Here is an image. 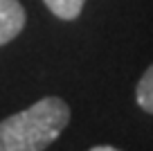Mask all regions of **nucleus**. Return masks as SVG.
<instances>
[{
  "mask_svg": "<svg viewBox=\"0 0 153 151\" xmlns=\"http://www.w3.org/2000/svg\"><path fill=\"white\" fill-rule=\"evenodd\" d=\"M70 122L61 97H43L29 108L0 122V151H45Z\"/></svg>",
  "mask_w": 153,
  "mask_h": 151,
  "instance_id": "f257e3e1",
  "label": "nucleus"
},
{
  "mask_svg": "<svg viewBox=\"0 0 153 151\" xmlns=\"http://www.w3.org/2000/svg\"><path fill=\"white\" fill-rule=\"evenodd\" d=\"M25 27V9L18 0H0V45L14 41Z\"/></svg>",
  "mask_w": 153,
  "mask_h": 151,
  "instance_id": "f03ea898",
  "label": "nucleus"
},
{
  "mask_svg": "<svg viewBox=\"0 0 153 151\" xmlns=\"http://www.w3.org/2000/svg\"><path fill=\"white\" fill-rule=\"evenodd\" d=\"M135 99H137L140 108L153 115V63L140 77L137 88H135Z\"/></svg>",
  "mask_w": 153,
  "mask_h": 151,
  "instance_id": "7ed1b4c3",
  "label": "nucleus"
},
{
  "mask_svg": "<svg viewBox=\"0 0 153 151\" xmlns=\"http://www.w3.org/2000/svg\"><path fill=\"white\" fill-rule=\"evenodd\" d=\"M45 7L61 20H74L81 14L86 0H43Z\"/></svg>",
  "mask_w": 153,
  "mask_h": 151,
  "instance_id": "20e7f679",
  "label": "nucleus"
},
{
  "mask_svg": "<svg viewBox=\"0 0 153 151\" xmlns=\"http://www.w3.org/2000/svg\"><path fill=\"white\" fill-rule=\"evenodd\" d=\"M90 151H122V149H115V147H108V144H99V147H92Z\"/></svg>",
  "mask_w": 153,
  "mask_h": 151,
  "instance_id": "39448f33",
  "label": "nucleus"
}]
</instances>
